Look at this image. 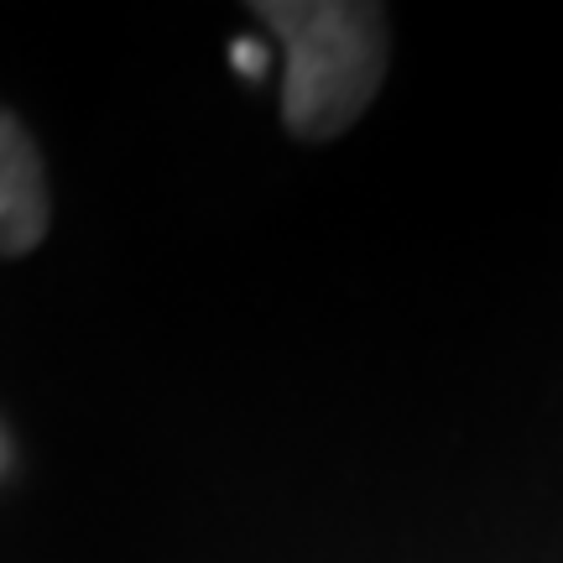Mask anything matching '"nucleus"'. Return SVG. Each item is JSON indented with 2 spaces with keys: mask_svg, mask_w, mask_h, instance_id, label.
I'll return each mask as SVG.
<instances>
[{
  "mask_svg": "<svg viewBox=\"0 0 563 563\" xmlns=\"http://www.w3.org/2000/svg\"><path fill=\"white\" fill-rule=\"evenodd\" d=\"M287 53L282 121L298 141H334L361 121L386 79V11L365 0H256Z\"/></svg>",
  "mask_w": 563,
  "mask_h": 563,
  "instance_id": "obj_1",
  "label": "nucleus"
},
{
  "mask_svg": "<svg viewBox=\"0 0 563 563\" xmlns=\"http://www.w3.org/2000/svg\"><path fill=\"white\" fill-rule=\"evenodd\" d=\"M53 220V199H47V167L32 131L0 110V256H26L37 251Z\"/></svg>",
  "mask_w": 563,
  "mask_h": 563,
  "instance_id": "obj_2",
  "label": "nucleus"
},
{
  "mask_svg": "<svg viewBox=\"0 0 563 563\" xmlns=\"http://www.w3.org/2000/svg\"><path fill=\"white\" fill-rule=\"evenodd\" d=\"M230 53L241 58V68H245V74H251V79H262V74H266V53H262V47H256V42H235Z\"/></svg>",
  "mask_w": 563,
  "mask_h": 563,
  "instance_id": "obj_3",
  "label": "nucleus"
},
{
  "mask_svg": "<svg viewBox=\"0 0 563 563\" xmlns=\"http://www.w3.org/2000/svg\"><path fill=\"white\" fill-rule=\"evenodd\" d=\"M0 464H5V443H0Z\"/></svg>",
  "mask_w": 563,
  "mask_h": 563,
  "instance_id": "obj_4",
  "label": "nucleus"
}]
</instances>
